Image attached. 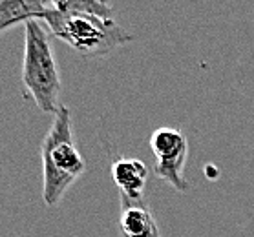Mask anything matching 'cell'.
<instances>
[{"instance_id": "1", "label": "cell", "mask_w": 254, "mask_h": 237, "mask_svg": "<svg viewBox=\"0 0 254 237\" xmlns=\"http://www.w3.org/2000/svg\"><path fill=\"white\" fill-rule=\"evenodd\" d=\"M41 159L42 199L46 206H57L86 172V161L77 146L71 113L66 106H61L53 115L52 126L41 144Z\"/></svg>"}, {"instance_id": "4", "label": "cell", "mask_w": 254, "mask_h": 237, "mask_svg": "<svg viewBox=\"0 0 254 237\" xmlns=\"http://www.w3.org/2000/svg\"><path fill=\"white\" fill-rule=\"evenodd\" d=\"M112 181L119 190V199H144L148 168L135 157H116L112 162Z\"/></svg>"}, {"instance_id": "7", "label": "cell", "mask_w": 254, "mask_h": 237, "mask_svg": "<svg viewBox=\"0 0 254 237\" xmlns=\"http://www.w3.org/2000/svg\"><path fill=\"white\" fill-rule=\"evenodd\" d=\"M150 150L156 162H167L189 157L187 135L178 128H157L150 137Z\"/></svg>"}, {"instance_id": "3", "label": "cell", "mask_w": 254, "mask_h": 237, "mask_svg": "<svg viewBox=\"0 0 254 237\" xmlns=\"http://www.w3.org/2000/svg\"><path fill=\"white\" fill-rule=\"evenodd\" d=\"M42 22L52 35L66 42L69 47H73L79 55L86 58L106 57L135 41V37L116 20L84 13L59 11L52 6V2Z\"/></svg>"}, {"instance_id": "6", "label": "cell", "mask_w": 254, "mask_h": 237, "mask_svg": "<svg viewBox=\"0 0 254 237\" xmlns=\"http://www.w3.org/2000/svg\"><path fill=\"white\" fill-rule=\"evenodd\" d=\"M48 6V2L39 0H0V33L31 20L42 22Z\"/></svg>"}, {"instance_id": "5", "label": "cell", "mask_w": 254, "mask_h": 237, "mask_svg": "<svg viewBox=\"0 0 254 237\" xmlns=\"http://www.w3.org/2000/svg\"><path fill=\"white\" fill-rule=\"evenodd\" d=\"M119 226L125 237H154L159 234L157 221L152 214L148 199H119Z\"/></svg>"}, {"instance_id": "2", "label": "cell", "mask_w": 254, "mask_h": 237, "mask_svg": "<svg viewBox=\"0 0 254 237\" xmlns=\"http://www.w3.org/2000/svg\"><path fill=\"white\" fill-rule=\"evenodd\" d=\"M22 95L33 100L42 113L55 115L61 108V71L52 47L50 31L39 20L24 24V55H22Z\"/></svg>"}, {"instance_id": "8", "label": "cell", "mask_w": 254, "mask_h": 237, "mask_svg": "<svg viewBox=\"0 0 254 237\" xmlns=\"http://www.w3.org/2000/svg\"><path fill=\"white\" fill-rule=\"evenodd\" d=\"M52 6L59 11L84 13V15H93L99 18L116 20L114 7L104 0H57V2H52Z\"/></svg>"}]
</instances>
